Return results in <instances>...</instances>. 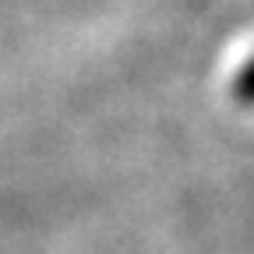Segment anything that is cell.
<instances>
[{"label":"cell","mask_w":254,"mask_h":254,"mask_svg":"<svg viewBox=\"0 0 254 254\" xmlns=\"http://www.w3.org/2000/svg\"><path fill=\"white\" fill-rule=\"evenodd\" d=\"M233 95H237V103L254 106V57H247V64L237 71V78H233Z\"/></svg>","instance_id":"6da1fadb"}]
</instances>
